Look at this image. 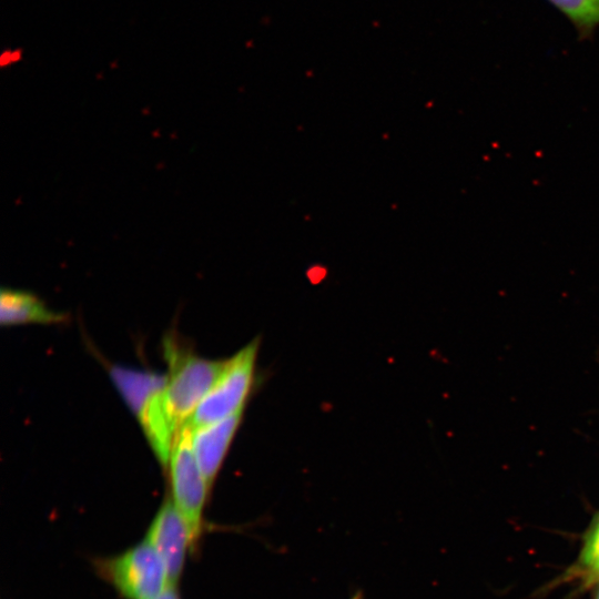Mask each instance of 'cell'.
I'll use <instances>...</instances> for the list:
<instances>
[{
  "instance_id": "277c9868",
  "label": "cell",
  "mask_w": 599,
  "mask_h": 599,
  "mask_svg": "<svg viewBox=\"0 0 599 599\" xmlns=\"http://www.w3.org/2000/svg\"><path fill=\"white\" fill-rule=\"evenodd\" d=\"M172 501L185 520L193 546L203 531V510L210 487L196 463L191 429L184 425L173 444L169 460Z\"/></svg>"
},
{
  "instance_id": "ba28073f",
  "label": "cell",
  "mask_w": 599,
  "mask_h": 599,
  "mask_svg": "<svg viewBox=\"0 0 599 599\" xmlns=\"http://www.w3.org/2000/svg\"><path fill=\"white\" fill-rule=\"evenodd\" d=\"M64 315L48 308L37 296L19 290L2 288L0 322L2 325L60 323Z\"/></svg>"
},
{
  "instance_id": "8992f818",
  "label": "cell",
  "mask_w": 599,
  "mask_h": 599,
  "mask_svg": "<svg viewBox=\"0 0 599 599\" xmlns=\"http://www.w3.org/2000/svg\"><path fill=\"white\" fill-rule=\"evenodd\" d=\"M242 413L223 420L191 429V444L196 463L212 487L223 459L241 424Z\"/></svg>"
},
{
  "instance_id": "7a4b0ae2",
  "label": "cell",
  "mask_w": 599,
  "mask_h": 599,
  "mask_svg": "<svg viewBox=\"0 0 599 599\" xmlns=\"http://www.w3.org/2000/svg\"><path fill=\"white\" fill-rule=\"evenodd\" d=\"M94 566L124 599H159L170 587L161 557L145 539L122 554L97 559Z\"/></svg>"
},
{
  "instance_id": "30bf717a",
  "label": "cell",
  "mask_w": 599,
  "mask_h": 599,
  "mask_svg": "<svg viewBox=\"0 0 599 599\" xmlns=\"http://www.w3.org/2000/svg\"><path fill=\"white\" fill-rule=\"evenodd\" d=\"M579 566L589 579H599V516L586 536Z\"/></svg>"
},
{
  "instance_id": "4fadbf2b",
  "label": "cell",
  "mask_w": 599,
  "mask_h": 599,
  "mask_svg": "<svg viewBox=\"0 0 599 599\" xmlns=\"http://www.w3.org/2000/svg\"><path fill=\"white\" fill-rule=\"evenodd\" d=\"M598 599H599V597H598Z\"/></svg>"
},
{
  "instance_id": "5b68a950",
  "label": "cell",
  "mask_w": 599,
  "mask_h": 599,
  "mask_svg": "<svg viewBox=\"0 0 599 599\" xmlns=\"http://www.w3.org/2000/svg\"><path fill=\"white\" fill-rule=\"evenodd\" d=\"M145 540L161 557L170 586H176L182 575L189 550H194L190 529L174 506L166 499L154 516Z\"/></svg>"
},
{
  "instance_id": "52a82bcc",
  "label": "cell",
  "mask_w": 599,
  "mask_h": 599,
  "mask_svg": "<svg viewBox=\"0 0 599 599\" xmlns=\"http://www.w3.org/2000/svg\"><path fill=\"white\" fill-rule=\"evenodd\" d=\"M110 375L124 400L139 419L153 399L164 389L167 374L110 367Z\"/></svg>"
},
{
  "instance_id": "6da1fadb",
  "label": "cell",
  "mask_w": 599,
  "mask_h": 599,
  "mask_svg": "<svg viewBox=\"0 0 599 599\" xmlns=\"http://www.w3.org/2000/svg\"><path fill=\"white\" fill-rule=\"evenodd\" d=\"M167 382L161 399L164 413L179 433L221 375L225 361H211L166 343Z\"/></svg>"
},
{
  "instance_id": "7c38bea8",
  "label": "cell",
  "mask_w": 599,
  "mask_h": 599,
  "mask_svg": "<svg viewBox=\"0 0 599 599\" xmlns=\"http://www.w3.org/2000/svg\"><path fill=\"white\" fill-rule=\"evenodd\" d=\"M349 599H364V593L362 590H358Z\"/></svg>"
},
{
  "instance_id": "8fae6325",
  "label": "cell",
  "mask_w": 599,
  "mask_h": 599,
  "mask_svg": "<svg viewBox=\"0 0 599 599\" xmlns=\"http://www.w3.org/2000/svg\"><path fill=\"white\" fill-rule=\"evenodd\" d=\"M159 599H180L176 586H170Z\"/></svg>"
},
{
  "instance_id": "9c48e42d",
  "label": "cell",
  "mask_w": 599,
  "mask_h": 599,
  "mask_svg": "<svg viewBox=\"0 0 599 599\" xmlns=\"http://www.w3.org/2000/svg\"><path fill=\"white\" fill-rule=\"evenodd\" d=\"M575 28L579 40H589L599 28V0H547Z\"/></svg>"
},
{
  "instance_id": "3957f363",
  "label": "cell",
  "mask_w": 599,
  "mask_h": 599,
  "mask_svg": "<svg viewBox=\"0 0 599 599\" xmlns=\"http://www.w3.org/2000/svg\"><path fill=\"white\" fill-rule=\"evenodd\" d=\"M258 341L254 339L225 361L224 368L184 424L191 429L243 412L255 378Z\"/></svg>"
}]
</instances>
